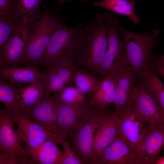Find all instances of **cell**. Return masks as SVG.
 <instances>
[{
    "instance_id": "obj_1",
    "label": "cell",
    "mask_w": 164,
    "mask_h": 164,
    "mask_svg": "<svg viewBox=\"0 0 164 164\" xmlns=\"http://www.w3.org/2000/svg\"><path fill=\"white\" fill-rule=\"evenodd\" d=\"M116 15L108 11L97 13L94 20L81 27L74 49L77 68L98 74L107 50L108 31Z\"/></svg>"
},
{
    "instance_id": "obj_2",
    "label": "cell",
    "mask_w": 164,
    "mask_h": 164,
    "mask_svg": "<svg viewBox=\"0 0 164 164\" xmlns=\"http://www.w3.org/2000/svg\"><path fill=\"white\" fill-rule=\"evenodd\" d=\"M42 16L32 25L27 43L23 65L41 64L43 56L55 29L65 22L57 9L43 4Z\"/></svg>"
},
{
    "instance_id": "obj_3",
    "label": "cell",
    "mask_w": 164,
    "mask_h": 164,
    "mask_svg": "<svg viewBox=\"0 0 164 164\" xmlns=\"http://www.w3.org/2000/svg\"><path fill=\"white\" fill-rule=\"evenodd\" d=\"M119 31L128 63L138 77L149 70L152 51L159 43L157 37L162 31L154 28L151 33H137L128 30L121 24Z\"/></svg>"
},
{
    "instance_id": "obj_4",
    "label": "cell",
    "mask_w": 164,
    "mask_h": 164,
    "mask_svg": "<svg viewBox=\"0 0 164 164\" xmlns=\"http://www.w3.org/2000/svg\"><path fill=\"white\" fill-rule=\"evenodd\" d=\"M15 124L14 112L4 106L0 110V164H35L21 145Z\"/></svg>"
},
{
    "instance_id": "obj_5",
    "label": "cell",
    "mask_w": 164,
    "mask_h": 164,
    "mask_svg": "<svg viewBox=\"0 0 164 164\" xmlns=\"http://www.w3.org/2000/svg\"><path fill=\"white\" fill-rule=\"evenodd\" d=\"M83 22L69 27L65 22L54 31L43 56L41 65L45 68L59 64L73 63L77 36Z\"/></svg>"
},
{
    "instance_id": "obj_6",
    "label": "cell",
    "mask_w": 164,
    "mask_h": 164,
    "mask_svg": "<svg viewBox=\"0 0 164 164\" xmlns=\"http://www.w3.org/2000/svg\"><path fill=\"white\" fill-rule=\"evenodd\" d=\"M37 20L28 18L20 20L7 41L0 48V68L23 65L31 27Z\"/></svg>"
},
{
    "instance_id": "obj_7",
    "label": "cell",
    "mask_w": 164,
    "mask_h": 164,
    "mask_svg": "<svg viewBox=\"0 0 164 164\" xmlns=\"http://www.w3.org/2000/svg\"><path fill=\"white\" fill-rule=\"evenodd\" d=\"M120 24L117 15L108 31V48L98 73L104 78L113 76L129 67L125 53L123 42L120 37Z\"/></svg>"
},
{
    "instance_id": "obj_8",
    "label": "cell",
    "mask_w": 164,
    "mask_h": 164,
    "mask_svg": "<svg viewBox=\"0 0 164 164\" xmlns=\"http://www.w3.org/2000/svg\"><path fill=\"white\" fill-rule=\"evenodd\" d=\"M104 110L96 108L79 129L67 135L73 149L84 163L91 164L96 131L100 125L111 115Z\"/></svg>"
},
{
    "instance_id": "obj_9",
    "label": "cell",
    "mask_w": 164,
    "mask_h": 164,
    "mask_svg": "<svg viewBox=\"0 0 164 164\" xmlns=\"http://www.w3.org/2000/svg\"><path fill=\"white\" fill-rule=\"evenodd\" d=\"M130 103L148 128L164 125V113L153 96L138 80L131 94Z\"/></svg>"
},
{
    "instance_id": "obj_10",
    "label": "cell",
    "mask_w": 164,
    "mask_h": 164,
    "mask_svg": "<svg viewBox=\"0 0 164 164\" xmlns=\"http://www.w3.org/2000/svg\"><path fill=\"white\" fill-rule=\"evenodd\" d=\"M54 95L58 105L56 127L60 136L67 137L72 131L79 129L96 109L87 103L74 105L64 103Z\"/></svg>"
},
{
    "instance_id": "obj_11",
    "label": "cell",
    "mask_w": 164,
    "mask_h": 164,
    "mask_svg": "<svg viewBox=\"0 0 164 164\" xmlns=\"http://www.w3.org/2000/svg\"><path fill=\"white\" fill-rule=\"evenodd\" d=\"M14 113L19 139L22 146L29 154L45 141L51 140L59 143L63 137L47 130L19 111Z\"/></svg>"
},
{
    "instance_id": "obj_12",
    "label": "cell",
    "mask_w": 164,
    "mask_h": 164,
    "mask_svg": "<svg viewBox=\"0 0 164 164\" xmlns=\"http://www.w3.org/2000/svg\"><path fill=\"white\" fill-rule=\"evenodd\" d=\"M148 127L139 118L130 105L121 114H119L117 136L129 147L136 157L143 137Z\"/></svg>"
},
{
    "instance_id": "obj_13",
    "label": "cell",
    "mask_w": 164,
    "mask_h": 164,
    "mask_svg": "<svg viewBox=\"0 0 164 164\" xmlns=\"http://www.w3.org/2000/svg\"><path fill=\"white\" fill-rule=\"evenodd\" d=\"M111 77L114 85L113 102L115 106L116 112L120 115L125 111L130 105V96L137 82L138 76L132 69L129 67Z\"/></svg>"
},
{
    "instance_id": "obj_14",
    "label": "cell",
    "mask_w": 164,
    "mask_h": 164,
    "mask_svg": "<svg viewBox=\"0 0 164 164\" xmlns=\"http://www.w3.org/2000/svg\"><path fill=\"white\" fill-rule=\"evenodd\" d=\"M164 146V125L148 127L140 145L137 164H154Z\"/></svg>"
},
{
    "instance_id": "obj_15",
    "label": "cell",
    "mask_w": 164,
    "mask_h": 164,
    "mask_svg": "<svg viewBox=\"0 0 164 164\" xmlns=\"http://www.w3.org/2000/svg\"><path fill=\"white\" fill-rule=\"evenodd\" d=\"M57 108L55 95L47 94L24 115L47 130L57 135L56 127Z\"/></svg>"
},
{
    "instance_id": "obj_16",
    "label": "cell",
    "mask_w": 164,
    "mask_h": 164,
    "mask_svg": "<svg viewBox=\"0 0 164 164\" xmlns=\"http://www.w3.org/2000/svg\"><path fill=\"white\" fill-rule=\"evenodd\" d=\"M94 164H137V162L129 147L117 136L101 152Z\"/></svg>"
},
{
    "instance_id": "obj_17",
    "label": "cell",
    "mask_w": 164,
    "mask_h": 164,
    "mask_svg": "<svg viewBox=\"0 0 164 164\" xmlns=\"http://www.w3.org/2000/svg\"><path fill=\"white\" fill-rule=\"evenodd\" d=\"M119 114L115 111L99 126L95 134L91 164H94L101 152L117 136Z\"/></svg>"
},
{
    "instance_id": "obj_18",
    "label": "cell",
    "mask_w": 164,
    "mask_h": 164,
    "mask_svg": "<svg viewBox=\"0 0 164 164\" xmlns=\"http://www.w3.org/2000/svg\"><path fill=\"white\" fill-rule=\"evenodd\" d=\"M0 77L9 82L18 84H26L43 81L44 72L38 67L15 66L0 68Z\"/></svg>"
},
{
    "instance_id": "obj_19",
    "label": "cell",
    "mask_w": 164,
    "mask_h": 164,
    "mask_svg": "<svg viewBox=\"0 0 164 164\" xmlns=\"http://www.w3.org/2000/svg\"><path fill=\"white\" fill-rule=\"evenodd\" d=\"M55 141L47 140L30 153L35 164H62L64 152Z\"/></svg>"
},
{
    "instance_id": "obj_20",
    "label": "cell",
    "mask_w": 164,
    "mask_h": 164,
    "mask_svg": "<svg viewBox=\"0 0 164 164\" xmlns=\"http://www.w3.org/2000/svg\"><path fill=\"white\" fill-rule=\"evenodd\" d=\"M136 4L135 0H101L93 2L92 5L126 16L136 25L140 23L141 20L136 12Z\"/></svg>"
},
{
    "instance_id": "obj_21",
    "label": "cell",
    "mask_w": 164,
    "mask_h": 164,
    "mask_svg": "<svg viewBox=\"0 0 164 164\" xmlns=\"http://www.w3.org/2000/svg\"><path fill=\"white\" fill-rule=\"evenodd\" d=\"M47 94L43 81L26 85L21 94L19 104V111L26 114Z\"/></svg>"
},
{
    "instance_id": "obj_22",
    "label": "cell",
    "mask_w": 164,
    "mask_h": 164,
    "mask_svg": "<svg viewBox=\"0 0 164 164\" xmlns=\"http://www.w3.org/2000/svg\"><path fill=\"white\" fill-rule=\"evenodd\" d=\"M114 91V85L112 78L105 77L100 81L92 95L89 104L95 108L104 110L113 102Z\"/></svg>"
},
{
    "instance_id": "obj_23",
    "label": "cell",
    "mask_w": 164,
    "mask_h": 164,
    "mask_svg": "<svg viewBox=\"0 0 164 164\" xmlns=\"http://www.w3.org/2000/svg\"><path fill=\"white\" fill-rule=\"evenodd\" d=\"M26 84H13L0 77V101L15 112L19 111L21 94Z\"/></svg>"
},
{
    "instance_id": "obj_24",
    "label": "cell",
    "mask_w": 164,
    "mask_h": 164,
    "mask_svg": "<svg viewBox=\"0 0 164 164\" xmlns=\"http://www.w3.org/2000/svg\"><path fill=\"white\" fill-rule=\"evenodd\" d=\"M138 81L153 96L164 113V84L154 72L149 70L138 77Z\"/></svg>"
},
{
    "instance_id": "obj_25",
    "label": "cell",
    "mask_w": 164,
    "mask_h": 164,
    "mask_svg": "<svg viewBox=\"0 0 164 164\" xmlns=\"http://www.w3.org/2000/svg\"><path fill=\"white\" fill-rule=\"evenodd\" d=\"M43 0H14L12 14L17 19H39L43 13L40 10Z\"/></svg>"
},
{
    "instance_id": "obj_26",
    "label": "cell",
    "mask_w": 164,
    "mask_h": 164,
    "mask_svg": "<svg viewBox=\"0 0 164 164\" xmlns=\"http://www.w3.org/2000/svg\"><path fill=\"white\" fill-rule=\"evenodd\" d=\"M73 82L79 92L85 95H92L100 81L90 73L81 69L76 68Z\"/></svg>"
},
{
    "instance_id": "obj_27",
    "label": "cell",
    "mask_w": 164,
    "mask_h": 164,
    "mask_svg": "<svg viewBox=\"0 0 164 164\" xmlns=\"http://www.w3.org/2000/svg\"><path fill=\"white\" fill-rule=\"evenodd\" d=\"M62 102L69 105H79L87 103L85 95L72 86L66 85L56 95Z\"/></svg>"
},
{
    "instance_id": "obj_28",
    "label": "cell",
    "mask_w": 164,
    "mask_h": 164,
    "mask_svg": "<svg viewBox=\"0 0 164 164\" xmlns=\"http://www.w3.org/2000/svg\"><path fill=\"white\" fill-rule=\"evenodd\" d=\"M45 76L43 80L46 93L48 94L58 92L66 85L58 74L56 73L53 67L46 68Z\"/></svg>"
},
{
    "instance_id": "obj_29",
    "label": "cell",
    "mask_w": 164,
    "mask_h": 164,
    "mask_svg": "<svg viewBox=\"0 0 164 164\" xmlns=\"http://www.w3.org/2000/svg\"><path fill=\"white\" fill-rule=\"evenodd\" d=\"M20 20L12 13L7 15H0V48L7 41Z\"/></svg>"
},
{
    "instance_id": "obj_30",
    "label": "cell",
    "mask_w": 164,
    "mask_h": 164,
    "mask_svg": "<svg viewBox=\"0 0 164 164\" xmlns=\"http://www.w3.org/2000/svg\"><path fill=\"white\" fill-rule=\"evenodd\" d=\"M64 152L62 164H83L84 162L77 155L72 149L67 137H63L59 143Z\"/></svg>"
},
{
    "instance_id": "obj_31",
    "label": "cell",
    "mask_w": 164,
    "mask_h": 164,
    "mask_svg": "<svg viewBox=\"0 0 164 164\" xmlns=\"http://www.w3.org/2000/svg\"><path fill=\"white\" fill-rule=\"evenodd\" d=\"M53 67L66 85L73 81V77L77 68L73 63L61 64Z\"/></svg>"
},
{
    "instance_id": "obj_32",
    "label": "cell",
    "mask_w": 164,
    "mask_h": 164,
    "mask_svg": "<svg viewBox=\"0 0 164 164\" xmlns=\"http://www.w3.org/2000/svg\"><path fill=\"white\" fill-rule=\"evenodd\" d=\"M149 70L156 74L160 75L164 78V61L162 59L160 55L152 53Z\"/></svg>"
},
{
    "instance_id": "obj_33",
    "label": "cell",
    "mask_w": 164,
    "mask_h": 164,
    "mask_svg": "<svg viewBox=\"0 0 164 164\" xmlns=\"http://www.w3.org/2000/svg\"><path fill=\"white\" fill-rule=\"evenodd\" d=\"M13 2L12 0H0V15H7L12 13Z\"/></svg>"
},
{
    "instance_id": "obj_34",
    "label": "cell",
    "mask_w": 164,
    "mask_h": 164,
    "mask_svg": "<svg viewBox=\"0 0 164 164\" xmlns=\"http://www.w3.org/2000/svg\"><path fill=\"white\" fill-rule=\"evenodd\" d=\"M154 164H164V155L161 156L159 155L157 159Z\"/></svg>"
},
{
    "instance_id": "obj_35",
    "label": "cell",
    "mask_w": 164,
    "mask_h": 164,
    "mask_svg": "<svg viewBox=\"0 0 164 164\" xmlns=\"http://www.w3.org/2000/svg\"><path fill=\"white\" fill-rule=\"evenodd\" d=\"M57 4L60 6L62 5L64 3L69 1L73 0H56ZM81 2H84L86 0H77Z\"/></svg>"
},
{
    "instance_id": "obj_36",
    "label": "cell",
    "mask_w": 164,
    "mask_h": 164,
    "mask_svg": "<svg viewBox=\"0 0 164 164\" xmlns=\"http://www.w3.org/2000/svg\"><path fill=\"white\" fill-rule=\"evenodd\" d=\"M160 57L164 61V56L163 55H160Z\"/></svg>"
},
{
    "instance_id": "obj_37",
    "label": "cell",
    "mask_w": 164,
    "mask_h": 164,
    "mask_svg": "<svg viewBox=\"0 0 164 164\" xmlns=\"http://www.w3.org/2000/svg\"><path fill=\"white\" fill-rule=\"evenodd\" d=\"M163 148L164 152V146H163Z\"/></svg>"
},
{
    "instance_id": "obj_38",
    "label": "cell",
    "mask_w": 164,
    "mask_h": 164,
    "mask_svg": "<svg viewBox=\"0 0 164 164\" xmlns=\"http://www.w3.org/2000/svg\"><path fill=\"white\" fill-rule=\"evenodd\" d=\"M12 0L13 1V2H14V0Z\"/></svg>"
}]
</instances>
